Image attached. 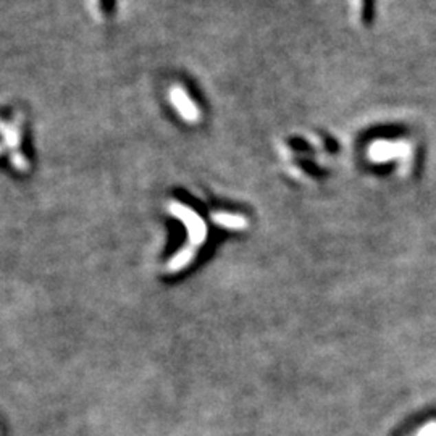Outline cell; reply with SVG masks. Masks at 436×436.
<instances>
[{
  "instance_id": "obj_1",
  "label": "cell",
  "mask_w": 436,
  "mask_h": 436,
  "mask_svg": "<svg viewBox=\"0 0 436 436\" xmlns=\"http://www.w3.org/2000/svg\"><path fill=\"white\" fill-rule=\"evenodd\" d=\"M217 225L225 226L228 230H243L248 225L244 217L241 215H231V213H218V215L213 217Z\"/></svg>"
},
{
  "instance_id": "obj_2",
  "label": "cell",
  "mask_w": 436,
  "mask_h": 436,
  "mask_svg": "<svg viewBox=\"0 0 436 436\" xmlns=\"http://www.w3.org/2000/svg\"><path fill=\"white\" fill-rule=\"evenodd\" d=\"M412 436H436V420L426 422Z\"/></svg>"
}]
</instances>
